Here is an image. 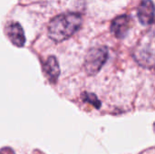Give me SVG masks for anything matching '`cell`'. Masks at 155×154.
<instances>
[{
  "label": "cell",
  "mask_w": 155,
  "mask_h": 154,
  "mask_svg": "<svg viewBox=\"0 0 155 154\" xmlns=\"http://www.w3.org/2000/svg\"><path fill=\"white\" fill-rule=\"evenodd\" d=\"M5 34L10 40V42L17 46V47H22L24 46L25 43V37L24 34V30L20 24L16 22H12L9 23L6 27H5Z\"/></svg>",
  "instance_id": "obj_3"
},
{
  "label": "cell",
  "mask_w": 155,
  "mask_h": 154,
  "mask_svg": "<svg viewBox=\"0 0 155 154\" xmlns=\"http://www.w3.org/2000/svg\"><path fill=\"white\" fill-rule=\"evenodd\" d=\"M108 57V50L106 47L92 48L86 54L84 60V69L88 74L94 75L97 74L105 64Z\"/></svg>",
  "instance_id": "obj_2"
},
{
  "label": "cell",
  "mask_w": 155,
  "mask_h": 154,
  "mask_svg": "<svg viewBox=\"0 0 155 154\" xmlns=\"http://www.w3.org/2000/svg\"><path fill=\"white\" fill-rule=\"evenodd\" d=\"M83 18L80 14L64 13L54 17L48 25L49 37L54 42H63L72 36L81 26Z\"/></svg>",
  "instance_id": "obj_1"
},
{
  "label": "cell",
  "mask_w": 155,
  "mask_h": 154,
  "mask_svg": "<svg viewBox=\"0 0 155 154\" xmlns=\"http://www.w3.org/2000/svg\"><path fill=\"white\" fill-rule=\"evenodd\" d=\"M84 100H85V101H87V102H89V103H91L92 104H94V107H96V108H99V107H100L99 101H98V99L95 97V95H94V94L88 93L87 95H85V96H84Z\"/></svg>",
  "instance_id": "obj_7"
},
{
  "label": "cell",
  "mask_w": 155,
  "mask_h": 154,
  "mask_svg": "<svg viewBox=\"0 0 155 154\" xmlns=\"http://www.w3.org/2000/svg\"><path fill=\"white\" fill-rule=\"evenodd\" d=\"M44 71L45 73L47 79L51 83H55L57 81L60 74V67L55 57L49 56L46 59L44 64Z\"/></svg>",
  "instance_id": "obj_6"
},
{
  "label": "cell",
  "mask_w": 155,
  "mask_h": 154,
  "mask_svg": "<svg viewBox=\"0 0 155 154\" xmlns=\"http://www.w3.org/2000/svg\"><path fill=\"white\" fill-rule=\"evenodd\" d=\"M131 26L130 17L124 15L116 17L111 25V32L117 37L123 38L128 32Z\"/></svg>",
  "instance_id": "obj_5"
},
{
  "label": "cell",
  "mask_w": 155,
  "mask_h": 154,
  "mask_svg": "<svg viewBox=\"0 0 155 154\" xmlns=\"http://www.w3.org/2000/svg\"><path fill=\"white\" fill-rule=\"evenodd\" d=\"M138 18L144 25L153 24L154 19V6L152 0H143L138 7Z\"/></svg>",
  "instance_id": "obj_4"
}]
</instances>
